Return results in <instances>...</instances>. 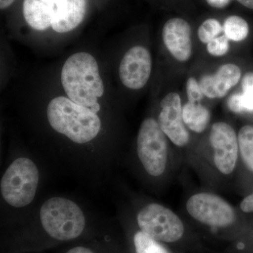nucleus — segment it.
Returning <instances> with one entry per match:
<instances>
[{
    "label": "nucleus",
    "mask_w": 253,
    "mask_h": 253,
    "mask_svg": "<svg viewBox=\"0 0 253 253\" xmlns=\"http://www.w3.org/2000/svg\"><path fill=\"white\" fill-rule=\"evenodd\" d=\"M61 84L70 99L97 113L98 101L104 94L97 61L92 55L78 52L65 61L61 70Z\"/></svg>",
    "instance_id": "nucleus-1"
},
{
    "label": "nucleus",
    "mask_w": 253,
    "mask_h": 253,
    "mask_svg": "<svg viewBox=\"0 0 253 253\" xmlns=\"http://www.w3.org/2000/svg\"><path fill=\"white\" fill-rule=\"evenodd\" d=\"M50 126L70 140L83 144L95 139L101 129V120L91 109L66 96L50 101L46 109Z\"/></svg>",
    "instance_id": "nucleus-2"
},
{
    "label": "nucleus",
    "mask_w": 253,
    "mask_h": 253,
    "mask_svg": "<svg viewBox=\"0 0 253 253\" xmlns=\"http://www.w3.org/2000/svg\"><path fill=\"white\" fill-rule=\"evenodd\" d=\"M40 217L43 233L53 242L75 241L86 230V218L81 208L65 198L47 200L42 206Z\"/></svg>",
    "instance_id": "nucleus-3"
},
{
    "label": "nucleus",
    "mask_w": 253,
    "mask_h": 253,
    "mask_svg": "<svg viewBox=\"0 0 253 253\" xmlns=\"http://www.w3.org/2000/svg\"><path fill=\"white\" fill-rule=\"evenodd\" d=\"M39 179V170L34 162L29 158H18L1 178V196L12 207H25L34 199Z\"/></svg>",
    "instance_id": "nucleus-4"
},
{
    "label": "nucleus",
    "mask_w": 253,
    "mask_h": 253,
    "mask_svg": "<svg viewBox=\"0 0 253 253\" xmlns=\"http://www.w3.org/2000/svg\"><path fill=\"white\" fill-rule=\"evenodd\" d=\"M137 154L145 170L150 175L161 176L168 161L166 134L154 118L145 119L137 136Z\"/></svg>",
    "instance_id": "nucleus-5"
},
{
    "label": "nucleus",
    "mask_w": 253,
    "mask_h": 253,
    "mask_svg": "<svg viewBox=\"0 0 253 253\" xmlns=\"http://www.w3.org/2000/svg\"><path fill=\"white\" fill-rule=\"evenodd\" d=\"M136 220L140 231L158 242H176L184 235V226L179 217L160 204L145 206L138 213Z\"/></svg>",
    "instance_id": "nucleus-6"
},
{
    "label": "nucleus",
    "mask_w": 253,
    "mask_h": 253,
    "mask_svg": "<svg viewBox=\"0 0 253 253\" xmlns=\"http://www.w3.org/2000/svg\"><path fill=\"white\" fill-rule=\"evenodd\" d=\"M190 215L199 222L214 227H226L234 223L235 212L232 207L217 195L200 193L186 203Z\"/></svg>",
    "instance_id": "nucleus-7"
},
{
    "label": "nucleus",
    "mask_w": 253,
    "mask_h": 253,
    "mask_svg": "<svg viewBox=\"0 0 253 253\" xmlns=\"http://www.w3.org/2000/svg\"><path fill=\"white\" fill-rule=\"evenodd\" d=\"M210 142L214 149L216 167L223 174H231L236 167L239 154L236 131L228 123H214L210 133Z\"/></svg>",
    "instance_id": "nucleus-8"
},
{
    "label": "nucleus",
    "mask_w": 253,
    "mask_h": 253,
    "mask_svg": "<svg viewBox=\"0 0 253 253\" xmlns=\"http://www.w3.org/2000/svg\"><path fill=\"white\" fill-rule=\"evenodd\" d=\"M152 59L144 46L136 45L124 55L119 68L121 81L126 87L140 89L146 85L151 76Z\"/></svg>",
    "instance_id": "nucleus-9"
},
{
    "label": "nucleus",
    "mask_w": 253,
    "mask_h": 253,
    "mask_svg": "<svg viewBox=\"0 0 253 253\" xmlns=\"http://www.w3.org/2000/svg\"><path fill=\"white\" fill-rule=\"evenodd\" d=\"M158 123L164 134L178 146L189 144V131L184 126L180 96L176 92L166 94L161 102Z\"/></svg>",
    "instance_id": "nucleus-10"
},
{
    "label": "nucleus",
    "mask_w": 253,
    "mask_h": 253,
    "mask_svg": "<svg viewBox=\"0 0 253 253\" xmlns=\"http://www.w3.org/2000/svg\"><path fill=\"white\" fill-rule=\"evenodd\" d=\"M189 23L181 18L168 20L163 26L162 36L168 51L179 62H186L192 53Z\"/></svg>",
    "instance_id": "nucleus-11"
},
{
    "label": "nucleus",
    "mask_w": 253,
    "mask_h": 253,
    "mask_svg": "<svg viewBox=\"0 0 253 253\" xmlns=\"http://www.w3.org/2000/svg\"><path fill=\"white\" fill-rule=\"evenodd\" d=\"M241 78V68L234 63H226L212 75H205L199 84L205 96L209 99H220L225 96Z\"/></svg>",
    "instance_id": "nucleus-12"
},
{
    "label": "nucleus",
    "mask_w": 253,
    "mask_h": 253,
    "mask_svg": "<svg viewBox=\"0 0 253 253\" xmlns=\"http://www.w3.org/2000/svg\"><path fill=\"white\" fill-rule=\"evenodd\" d=\"M86 11V0H55L51 27L59 33L72 31L83 22Z\"/></svg>",
    "instance_id": "nucleus-13"
},
{
    "label": "nucleus",
    "mask_w": 253,
    "mask_h": 253,
    "mask_svg": "<svg viewBox=\"0 0 253 253\" xmlns=\"http://www.w3.org/2000/svg\"><path fill=\"white\" fill-rule=\"evenodd\" d=\"M55 0H24L23 16L30 27L42 31L51 26Z\"/></svg>",
    "instance_id": "nucleus-14"
},
{
    "label": "nucleus",
    "mask_w": 253,
    "mask_h": 253,
    "mask_svg": "<svg viewBox=\"0 0 253 253\" xmlns=\"http://www.w3.org/2000/svg\"><path fill=\"white\" fill-rule=\"evenodd\" d=\"M182 116L184 124L196 133L203 132L211 119V112L207 108L201 103L189 101L182 106Z\"/></svg>",
    "instance_id": "nucleus-15"
},
{
    "label": "nucleus",
    "mask_w": 253,
    "mask_h": 253,
    "mask_svg": "<svg viewBox=\"0 0 253 253\" xmlns=\"http://www.w3.org/2000/svg\"><path fill=\"white\" fill-rule=\"evenodd\" d=\"M223 31L229 41L241 42L249 36V26L247 21L241 16H230L224 21Z\"/></svg>",
    "instance_id": "nucleus-16"
},
{
    "label": "nucleus",
    "mask_w": 253,
    "mask_h": 253,
    "mask_svg": "<svg viewBox=\"0 0 253 253\" xmlns=\"http://www.w3.org/2000/svg\"><path fill=\"white\" fill-rule=\"evenodd\" d=\"M241 157L250 170L253 172V126H243L238 134Z\"/></svg>",
    "instance_id": "nucleus-17"
},
{
    "label": "nucleus",
    "mask_w": 253,
    "mask_h": 253,
    "mask_svg": "<svg viewBox=\"0 0 253 253\" xmlns=\"http://www.w3.org/2000/svg\"><path fill=\"white\" fill-rule=\"evenodd\" d=\"M133 242L136 253H168L158 241L141 231L134 234Z\"/></svg>",
    "instance_id": "nucleus-18"
},
{
    "label": "nucleus",
    "mask_w": 253,
    "mask_h": 253,
    "mask_svg": "<svg viewBox=\"0 0 253 253\" xmlns=\"http://www.w3.org/2000/svg\"><path fill=\"white\" fill-rule=\"evenodd\" d=\"M223 31L220 22L215 18H208L202 23L198 30L199 41L204 44H208Z\"/></svg>",
    "instance_id": "nucleus-19"
},
{
    "label": "nucleus",
    "mask_w": 253,
    "mask_h": 253,
    "mask_svg": "<svg viewBox=\"0 0 253 253\" xmlns=\"http://www.w3.org/2000/svg\"><path fill=\"white\" fill-rule=\"evenodd\" d=\"M241 101L245 111H253V73H246L241 82Z\"/></svg>",
    "instance_id": "nucleus-20"
},
{
    "label": "nucleus",
    "mask_w": 253,
    "mask_h": 253,
    "mask_svg": "<svg viewBox=\"0 0 253 253\" xmlns=\"http://www.w3.org/2000/svg\"><path fill=\"white\" fill-rule=\"evenodd\" d=\"M208 52L215 57L223 56L229 50V40L225 36H218L207 44Z\"/></svg>",
    "instance_id": "nucleus-21"
},
{
    "label": "nucleus",
    "mask_w": 253,
    "mask_h": 253,
    "mask_svg": "<svg viewBox=\"0 0 253 253\" xmlns=\"http://www.w3.org/2000/svg\"><path fill=\"white\" fill-rule=\"evenodd\" d=\"M186 94L189 102L192 103H200L205 96L199 82L192 77L186 82Z\"/></svg>",
    "instance_id": "nucleus-22"
},
{
    "label": "nucleus",
    "mask_w": 253,
    "mask_h": 253,
    "mask_svg": "<svg viewBox=\"0 0 253 253\" xmlns=\"http://www.w3.org/2000/svg\"><path fill=\"white\" fill-rule=\"evenodd\" d=\"M228 106L231 111L235 113L244 112L241 101V93H236L231 95L228 100Z\"/></svg>",
    "instance_id": "nucleus-23"
},
{
    "label": "nucleus",
    "mask_w": 253,
    "mask_h": 253,
    "mask_svg": "<svg viewBox=\"0 0 253 253\" xmlns=\"http://www.w3.org/2000/svg\"><path fill=\"white\" fill-rule=\"evenodd\" d=\"M65 253H101L96 251L94 247L84 245H77L68 250Z\"/></svg>",
    "instance_id": "nucleus-24"
},
{
    "label": "nucleus",
    "mask_w": 253,
    "mask_h": 253,
    "mask_svg": "<svg viewBox=\"0 0 253 253\" xmlns=\"http://www.w3.org/2000/svg\"><path fill=\"white\" fill-rule=\"evenodd\" d=\"M241 209L244 212H253V193L243 200L241 204Z\"/></svg>",
    "instance_id": "nucleus-25"
},
{
    "label": "nucleus",
    "mask_w": 253,
    "mask_h": 253,
    "mask_svg": "<svg viewBox=\"0 0 253 253\" xmlns=\"http://www.w3.org/2000/svg\"><path fill=\"white\" fill-rule=\"evenodd\" d=\"M208 4L216 9H223L228 6L231 0H206Z\"/></svg>",
    "instance_id": "nucleus-26"
},
{
    "label": "nucleus",
    "mask_w": 253,
    "mask_h": 253,
    "mask_svg": "<svg viewBox=\"0 0 253 253\" xmlns=\"http://www.w3.org/2000/svg\"><path fill=\"white\" fill-rule=\"evenodd\" d=\"M15 0H0V8L1 9H4L9 7L14 3Z\"/></svg>",
    "instance_id": "nucleus-27"
},
{
    "label": "nucleus",
    "mask_w": 253,
    "mask_h": 253,
    "mask_svg": "<svg viewBox=\"0 0 253 253\" xmlns=\"http://www.w3.org/2000/svg\"><path fill=\"white\" fill-rule=\"evenodd\" d=\"M236 1H239L243 6L253 10V0H236Z\"/></svg>",
    "instance_id": "nucleus-28"
}]
</instances>
